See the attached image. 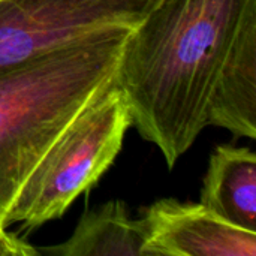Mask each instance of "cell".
Listing matches in <instances>:
<instances>
[{
  "label": "cell",
  "instance_id": "cell-1",
  "mask_svg": "<svg viewBox=\"0 0 256 256\" xmlns=\"http://www.w3.org/2000/svg\"><path fill=\"white\" fill-rule=\"evenodd\" d=\"M252 9L256 0H158L126 36L114 81L130 126L170 168L208 126L212 92Z\"/></svg>",
  "mask_w": 256,
  "mask_h": 256
},
{
  "label": "cell",
  "instance_id": "cell-2",
  "mask_svg": "<svg viewBox=\"0 0 256 256\" xmlns=\"http://www.w3.org/2000/svg\"><path fill=\"white\" fill-rule=\"evenodd\" d=\"M132 27H112L0 72V231L51 142L114 76Z\"/></svg>",
  "mask_w": 256,
  "mask_h": 256
},
{
  "label": "cell",
  "instance_id": "cell-3",
  "mask_svg": "<svg viewBox=\"0 0 256 256\" xmlns=\"http://www.w3.org/2000/svg\"><path fill=\"white\" fill-rule=\"evenodd\" d=\"M130 124L126 99L112 76L39 159L6 216V226L38 228L62 218L112 165Z\"/></svg>",
  "mask_w": 256,
  "mask_h": 256
},
{
  "label": "cell",
  "instance_id": "cell-4",
  "mask_svg": "<svg viewBox=\"0 0 256 256\" xmlns=\"http://www.w3.org/2000/svg\"><path fill=\"white\" fill-rule=\"evenodd\" d=\"M158 0H0V72L112 27H135Z\"/></svg>",
  "mask_w": 256,
  "mask_h": 256
},
{
  "label": "cell",
  "instance_id": "cell-5",
  "mask_svg": "<svg viewBox=\"0 0 256 256\" xmlns=\"http://www.w3.org/2000/svg\"><path fill=\"white\" fill-rule=\"evenodd\" d=\"M140 219L144 256H256V231L230 224L201 202L159 200Z\"/></svg>",
  "mask_w": 256,
  "mask_h": 256
},
{
  "label": "cell",
  "instance_id": "cell-6",
  "mask_svg": "<svg viewBox=\"0 0 256 256\" xmlns=\"http://www.w3.org/2000/svg\"><path fill=\"white\" fill-rule=\"evenodd\" d=\"M207 123L238 136L256 138V9L244 16L220 68Z\"/></svg>",
  "mask_w": 256,
  "mask_h": 256
},
{
  "label": "cell",
  "instance_id": "cell-7",
  "mask_svg": "<svg viewBox=\"0 0 256 256\" xmlns=\"http://www.w3.org/2000/svg\"><path fill=\"white\" fill-rule=\"evenodd\" d=\"M201 204L230 224L256 231V154L228 144L210 156Z\"/></svg>",
  "mask_w": 256,
  "mask_h": 256
},
{
  "label": "cell",
  "instance_id": "cell-8",
  "mask_svg": "<svg viewBox=\"0 0 256 256\" xmlns=\"http://www.w3.org/2000/svg\"><path fill=\"white\" fill-rule=\"evenodd\" d=\"M146 228L122 201H108L87 212L63 243L38 249L50 256H144Z\"/></svg>",
  "mask_w": 256,
  "mask_h": 256
},
{
  "label": "cell",
  "instance_id": "cell-9",
  "mask_svg": "<svg viewBox=\"0 0 256 256\" xmlns=\"http://www.w3.org/2000/svg\"><path fill=\"white\" fill-rule=\"evenodd\" d=\"M38 255V249L22 242L21 238L0 231V256H33Z\"/></svg>",
  "mask_w": 256,
  "mask_h": 256
}]
</instances>
